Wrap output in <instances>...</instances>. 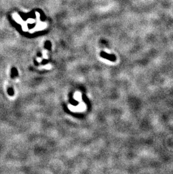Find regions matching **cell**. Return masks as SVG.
<instances>
[{
	"label": "cell",
	"mask_w": 173,
	"mask_h": 174,
	"mask_svg": "<svg viewBox=\"0 0 173 174\" xmlns=\"http://www.w3.org/2000/svg\"><path fill=\"white\" fill-rule=\"evenodd\" d=\"M101 56L103 57V58H104L105 59H108V60H110L111 61H113V62L116 60L115 56H114V55H108V54H106L105 53H103V52H102V53H101Z\"/></svg>",
	"instance_id": "1"
},
{
	"label": "cell",
	"mask_w": 173,
	"mask_h": 174,
	"mask_svg": "<svg viewBox=\"0 0 173 174\" xmlns=\"http://www.w3.org/2000/svg\"><path fill=\"white\" fill-rule=\"evenodd\" d=\"M17 76H18V72H17V69L15 68H12L11 71V77L14 78Z\"/></svg>",
	"instance_id": "2"
},
{
	"label": "cell",
	"mask_w": 173,
	"mask_h": 174,
	"mask_svg": "<svg viewBox=\"0 0 173 174\" xmlns=\"http://www.w3.org/2000/svg\"><path fill=\"white\" fill-rule=\"evenodd\" d=\"M8 92L9 95L10 96H13L14 94V92L13 89H12V87H8Z\"/></svg>",
	"instance_id": "3"
},
{
	"label": "cell",
	"mask_w": 173,
	"mask_h": 174,
	"mask_svg": "<svg viewBox=\"0 0 173 174\" xmlns=\"http://www.w3.org/2000/svg\"><path fill=\"white\" fill-rule=\"evenodd\" d=\"M47 60H43V62H42V64H44L47 63Z\"/></svg>",
	"instance_id": "4"
}]
</instances>
